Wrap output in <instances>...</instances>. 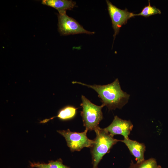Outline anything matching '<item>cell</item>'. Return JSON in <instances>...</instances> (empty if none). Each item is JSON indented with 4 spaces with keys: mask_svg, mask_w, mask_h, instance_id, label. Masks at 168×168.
I'll list each match as a JSON object with an SVG mask.
<instances>
[{
    "mask_svg": "<svg viewBox=\"0 0 168 168\" xmlns=\"http://www.w3.org/2000/svg\"><path fill=\"white\" fill-rule=\"evenodd\" d=\"M120 141L127 146L131 154L135 157L137 163H140L145 160L144 154L146 146L144 143L131 140L129 138L124 139Z\"/></svg>",
    "mask_w": 168,
    "mask_h": 168,
    "instance_id": "obj_8",
    "label": "cell"
},
{
    "mask_svg": "<svg viewBox=\"0 0 168 168\" xmlns=\"http://www.w3.org/2000/svg\"><path fill=\"white\" fill-rule=\"evenodd\" d=\"M77 108L72 105H67L61 109L56 116L46 119L40 121V123H45L54 118L57 117L63 120H67L73 118L77 114Z\"/></svg>",
    "mask_w": 168,
    "mask_h": 168,
    "instance_id": "obj_10",
    "label": "cell"
},
{
    "mask_svg": "<svg viewBox=\"0 0 168 168\" xmlns=\"http://www.w3.org/2000/svg\"><path fill=\"white\" fill-rule=\"evenodd\" d=\"M95 131L96 136L90 148L93 168H97L103 156L109 152L114 145L120 140L114 138L113 136L104 128L99 127Z\"/></svg>",
    "mask_w": 168,
    "mask_h": 168,
    "instance_id": "obj_2",
    "label": "cell"
},
{
    "mask_svg": "<svg viewBox=\"0 0 168 168\" xmlns=\"http://www.w3.org/2000/svg\"><path fill=\"white\" fill-rule=\"evenodd\" d=\"M42 3L57 9L59 13L71 10L76 7V3L72 0H43Z\"/></svg>",
    "mask_w": 168,
    "mask_h": 168,
    "instance_id": "obj_9",
    "label": "cell"
},
{
    "mask_svg": "<svg viewBox=\"0 0 168 168\" xmlns=\"http://www.w3.org/2000/svg\"><path fill=\"white\" fill-rule=\"evenodd\" d=\"M57 132L65 138L67 145L72 152L79 151L84 147L91 148L94 142L93 140L88 138L86 134L88 130L79 133L66 130H58Z\"/></svg>",
    "mask_w": 168,
    "mask_h": 168,
    "instance_id": "obj_4",
    "label": "cell"
},
{
    "mask_svg": "<svg viewBox=\"0 0 168 168\" xmlns=\"http://www.w3.org/2000/svg\"><path fill=\"white\" fill-rule=\"evenodd\" d=\"M31 168H70L69 166L64 165L61 159H59L55 161H49L48 163H40L39 162H30Z\"/></svg>",
    "mask_w": 168,
    "mask_h": 168,
    "instance_id": "obj_11",
    "label": "cell"
},
{
    "mask_svg": "<svg viewBox=\"0 0 168 168\" xmlns=\"http://www.w3.org/2000/svg\"><path fill=\"white\" fill-rule=\"evenodd\" d=\"M108 12L114 31V41L119 33L120 28L127 23L130 18L134 17V13L129 12L127 8L122 10L113 5L109 0H106Z\"/></svg>",
    "mask_w": 168,
    "mask_h": 168,
    "instance_id": "obj_6",
    "label": "cell"
},
{
    "mask_svg": "<svg viewBox=\"0 0 168 168\" xmlns=\"http://www.w3.org/2000/svg\"><path fill=\"white\" fill-rule=\"evenodd\" d=\"M129 168H161V167L157 165L155 159L151 158L139 163H134L132 160Z\"/></svg>",
    "mask_w": 168,
    "mask_h": 168,
    "instance_id": "obj_12",
    "label": "cell"
},
{
    "mask_svg": "<svg viewBox=\"0 0 168 168\" xmlns=\"http://www.w3.org/2000/svg\"><path fill=\"white\" fill-rule=\"evenodd\" d=\"M161 12L160 9L154 6H152L151 5L150 0H148V5L145 6L140 13L134 14V16H139L147 17L157 14H161Z\"/></svg>",
    "mask_w": 168,
    "mask_h": 168,
    "instance_id": "obj_13",
    "label": "cell"
},
{
    "mask_svg": "<svg viewBox=\"0 0 168 168\" xmlns=\"http://www.w3.org/2000/svg\"><path fill=\"white\" fill-rule=\"evenodd\" d=\"M82 103L80 106L82 107L81 112L83 125L88 130H95L99 127L100 122L103 119L102 109L105 106L95 105L84 96L82 95Z\"/></svg>",
    "mask_w": 168,
    "mask_h": 168,
    "instance_id": "obj_3",
    "label": "cell"
},
{
    "mask_svg": "<svg viewBox=\"0 0 168 168\" xmlns=\"http://www.w3.org/2000/svg\"><path fill=\"white\" fill-rule=\"evenodd\" d=\"M133 127L130 120H123L115 116L110 124L104 129L113 136L121 135L124 136V139H128Z\"/></svg>",
    "mask_w": 168,
    "mask_h": 168,
    "instance_id": "obj_7",
    "label": "cell"
},
{
    "mask_svg": "<svg viewBox=\"0 0 168 168\" xmlns=\"http://www.w3.org/2000/svg\"><path fill=\"white\" fill-rule=\"evenodd\" d=\"M72 83L86 86L94 90L101 99L102 104L109 110L121 109L128 103L130 97L129 95L121 89L118 78L113 82L104 85H88L77 81Z\"/></svg>",
    "mask_w": 168,
    "mask_h": 168,
    "instance_id": "obj_1",
    "label": "cell"
},
{
    "mask_svg": "<svg viewBox=\"0 0 168 168\" xmlns=\"http://www.w3.org/2000/svg\"><path fill=\"white\" fill-rule=\"evenodd\" d=\"M58 30L61 35H67L79 34H93L84 29L76 20L68 16L66 12L59 13L58 15Z\"/></svg>",
    "mask_w": 168,
    "mask_h": 168,
    "instance_id": "obj_5",
    "label": "cell"
}]
</instances>
